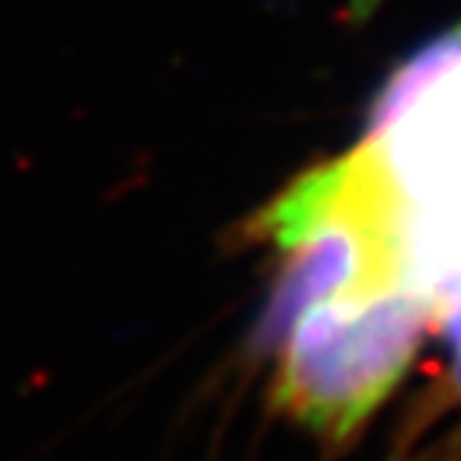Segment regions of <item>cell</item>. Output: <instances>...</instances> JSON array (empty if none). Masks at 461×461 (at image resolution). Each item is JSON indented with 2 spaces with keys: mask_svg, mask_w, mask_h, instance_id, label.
Returning a JSON list of instances; mask_svg holds the SVG:
<instances>
[{
  "mask_svg": "<svg viewBox=\"0 0 461 461\" xmlns=\"http://www.w3.org/2000/svg\"><path fill=\"white\" fill-rule=\"evenodd\" d=\"M429 311L407 292L324 302L273 324L279 401L324 436H349L411 362Z\"/></svg>",
  "mask_w": 461,
  "mask_h": 461,
  "instance_id": "6da1fadb",
  "label": "cell"
},
{
  "mask_svg": "<svg viewBox=\"0 0 461 461\" xmlns=\"http://www.w3.org/2000/svg\"><path fill=\"white\" fill-rule=\"evenodd\" d=\"M461 68V23L455 29H448L446 36L432 39L429 45L417 51L413 58H407L391 80L382 86V94L375 96L372 109L366 119V138L362 144L382 141L401 119H407V113H413V106H420L432 86L446 80L452 71Z\"/></svg>",
  "mask_w": 461,
  "mask_h": 461,
  "instance_id": "7a4b0ae2",
  "label": "cell"
}]
</instances>
